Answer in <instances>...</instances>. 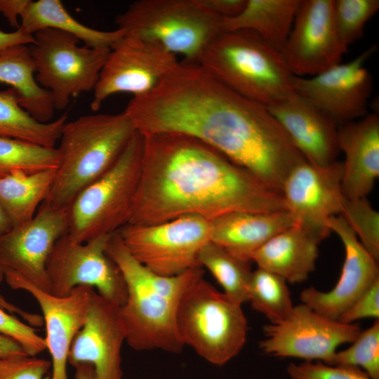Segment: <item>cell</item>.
I'll use <instances>...</instances> for the list:
<instances>
[{"label": "cell", "instance_id": "1", "mask_svg": "<svg viewBox=\"0 0 379 379\" xmlns=\"http://www.w3.org/2000/svg\"><path fill=\"white\" fill-rule=\"evenodd\" d=\"M125 113L142 135L178 133L198 139L281 192L305 159L267 107L232 90L198 63L180 62Z\"/></svg>", "mask_w": 379, "mask_h": 379}, {"label": "cell", "instance_id": "2", "mask_svg": "<svg viewBox=\"0 0 379 379\" xmlns=\"http://www.w3.org/2000/svg\"><path fill=\"white\" fill-rule=\"evenodd\" d=\"M142 137L130 224H156L188 215L212 221L233 212L286 211L281 192L198 139L178 133Z\"/></svg>", "mask_w": 379, "mask_h": 379}, {"label": "cell", "instance_id": "3", "mask_svg": "<svg viewBox=\"0 0 379 379\" xmlns=\"http://www.w3.org/2000/svg\"><path fill=\"white\" fill-rule=\"evenodd\" d=\"M106 252L126 285V299L120 306L126 342L136 350L180 353L184 345L176 325L178 307L187 290L204 276L202 267L175 276L158 274L132 256L118 232L110 236Z\"/></svg>", "mask_w": 379, "mask_h": 379}, {"label": "cell", "instance_id": "4", "mask_svg": "<svg viewBox=\"0 0 379 379\" xmlns=\"http://www.w3.org/2000/svg\"><path fill=\"white\" fill-rule=\"evenodd\" d=\"M136 132L124 112L83 115L62 127L60 164L44 203L66 208L114 165Z\"/></svg>", "mask_w": 379, "mask_h": 379}, {"label": "cell", "instance_id": "5", "mask_svg": "<svg viewBox=\"0 0 379 379\" xmlns=\"http://www.w3.org/2000/svg\"><path fill=\"white\" fill-rule=\"evenodd\" d=\"M197 63L232 90L266 107L294 93V75L281 52L251 31L220 32Z\"/></svg>", "mask_w": 379, "mask_h": 379}, {"label": "cell", "instance_id": "6", "mask_svg": "<svg viewBox=\"0 0 379 379\" xmlns=\"http://www.w3.org/2000/svg\"><path fill=\"white\" fill-rule=\"evenodd\" d=\"M143 137L137 131L114 165L84 189L67 210V234L85 243L128 224L140 180Z\"/></svg>", "mask_w": 379, "mask_h": 379}, {"label": "cell", "instance_id": "7", "mask_svg": "<svg viewBox=\"0 0 379 379\" xmlns=\"http://www.w3.org/2000/svg\"><path fill=\"white\" fill-rule=\"evenodd\" d=\"M242 305L218 291L204 276L182 296L176 325L183 345L208 362L222 366L244 346L248 330Z\"/></svg>", "mask_w": 379, "mask_h": 379}, {"label": "cell", "instance_id": "8", "mask_svg": "<svg viewBox=\"0 0 379 379\" xmlns=\"http://www.w3.org/2000/svg\"><path fill=\"white\" fill-rule=\"evenodd\" d=\"M222 18L201 0H139L115 19L117 28L161 45L171 53L197 63L220 33Z\"/></svg>", "mask_w": 379, "mask_h": 379}, {"label": "cell", "instance_id": "9", "mask_svg": "<svg viewBox=\"0 0 379 379\" xmlns=\"http://www.w3.org/2000/svg\"><path fill=\"white\" fill-rule=\"evenodd\" d=\"M30 48L37 83L48 91L55 109L72 98L93 91L110 49L81 46L75 36L46 29L34 35Z\"/></svg>", "mask_w": 379, "mask_h": 379}, {"label": "cell", "instance_id": "10", "mask_svg": "<svg viewBox=\"0 0 379 379\" xmlns=\"http://www.w3.org/2000/svg\"><path fill=\"white\" fill-rule=\"evenodd\" d=\"M118 233L139 262L158 274L175 276L201 267L198 256L211 241V221L188 215L156 224L128 223Z\"/></svg>", "mask_w": 379, "mask_h": 379}, {"label": "cell", "instance_id": "11", "mask_svg": "<svg viewBox=\"0 0 379 379\" xmlns=\"http://www.w3.org/2000/svg\"><path fill=\"white\" fill-rule=\"evenodd\" d=\"M111 235L100 236L85 243L73 241L67 233L60 237L46 262L48 293L62 297L77 286H87L121 306L127 289L121 270L106 252Z\"/></svg>", "mask_w": 379, "mask_h": 379}, {"label": "cell", "instance_id": "12", "mask_svg": "<svg viewBox=\"0 0 379 379\" xmlns=\"http://www.w3.org/2000/svg\"><path fill=\"white\" fill-rule=\"evenodd\" d=\"M177 56L159 44L124 34L110 49L93 91L91 108L98 111L111 95H145L178 64Z\"/></svg>", "mask_w": 379, "mask_h": 379}, {"label": "cell", "instance_id": "13", "mask_svg": "<svg viewBox=\"0 0 379 379\" xmlns=\"http://www.w3.org/2000/svg\"><path fill=\"white\" fill-rule=\"evenodd\" d=\"M361 331L354 324L331 319L302 303L285 320L263 326L265 338L259 347L265 354L331 365L337 348L353 343Z\"/></svg>", "mask_w": 379, "mask_h": 379}, {"label": "cell", "instance_id": "14", "mask_svg": "<svg viewBox=\"0 0 379 379\" xmlns=\"http://www.w3.org/2000/svg\"><path fill=\"white\" fill-rule=\"evenodd\" d=\"M67 210L42 203L34 218L0 235V270L6 281L22 279L49 291L46 262L67 233Z\"/></svg>", "mask_w": 379, "mask_h": 379}, {"label": "cell", "instance_id": "15", "mask_svg": "<svg viewBox=\"0 0 379 379\" xmlns=\"http://www.w3.org/2000/svg\"><path fill=\"white\" fill-rule=\"evenodd\" d=\"M342 175L341 161L321 166L304 159L288 172L283 182L281 193L286 211L295 224L319 243L331 233L328 220L340 214L345 199Z\"/></svg>", "mask_w": 379, "mask_h": 379}, {"label": "cell", "instance_id": "16", "mask_svg": "<svg viewBox=\"0 0 379 379\" xmlns=\"http://www.w3.org/2000/svg\"><path fill=\"white\" fill-rule=\"evenodd\" d=\"M376 48L372 45L351 61L312 77L293 76L294 93L324 112L338 126L364 117L373 88L365 63Z\"/></svg>", "mask_w": 379, "mask_h": 379}, {"label": "cell", "instance_id": "17", "mask_svg": "<svg viewBox=\"0 0 379 379\" xmlns=\"http://www.w3.org/2000/svg\"><path fill=\"white\" fill-rule=\"evenodd\" d=\"M346 52L335 23L334 0H300L281 51L291 72L317 75L340 63Z\"/></svg>", "mask_w": 379, "mask_h": 379}, {"label": "cell", "instance_id": "18", "mask_svg": "<svg viewBox=\"0 0 379 379\" xmlns=\"http://www.w3.org/2000/svg\"><path fill=\"white\" fill-rule=\"evenodd\" d=\"M326 225L331 232L338 236L345 248L340 278L331 291L324 292L310 286L301 291L300 298L318 314L338 320L379 279L378 262L364 248L340 215L330 218Z\"/></svg>", "mask_w": 379, "mask_h": 379}, {"label": "cell", "instance_id": "19", "mask_svg": "<svg viewBox=\"0 0 379 379\" xmlns=\"http://www.w3.org/2000/svg\"><path fill=\"white\" fill-rule=\"evenodd\" d=\"M126 338L120 306L95 290L86 320L70 346L68 363L91 364L95 379H123L121 348Z\"/></svg>", "mask_w": 379, "mask_h": 379}, {"label": "cell", "instance_id": "20", "mask_svg": "<svg viewBox=\"0 0 379 379\" xmlns=\"http://www.w3.org/2000/svg\"><path fill=\"white\" fill-rule=\"evenodd\" d=\"M6 283L13 289L29 293L39 305L46 327L44 340L51 357V379H68L70 346L86 320L95 289L79 286L67 295L58 297L22 279Z\"/></svg>", "mask_w": 379, "mask_h": 379}, {"label": "cell", "instance_id": "21", "mask_svg": "<svg viewBox=\"0 0 379 379\" xmlns=\"http://www.w3.org/2000/svg\"><path fill=\"white\" fill-rule=\"evenodd\" d=\"M267 108L306 161L321 166L337 161L338 125L324 112L295 93Z\"/></svg>", "mask_w": 379, "mask_h": 379}, {"label": "cell", "instance_id": "22", "mask_svg": "<svg viewBox=\"0 0 379 379\" xmlns=\"http://www.w3.org/2000/svg\"><path fill=\"white\" fill-rule=\"evenodd\" d=\"M345 154L341 187L347 199L366 198L379 177V117L375 113L338 126Z\"/></svg>", "mask_w": 379, "mask_h": 379}, {"label": "cell", "instance_id": "23", "mask_svg": "<svg viewBox=\"0 0 379 379\" xmlns=\"http://www.w3.org/2000/svg\"><path fill=\"white\" fill-rule=\"evenodd\" d=\"M294 224L287 211L230 213L211 221V241L232 255L251 262L259 248Z\"/></svg>", "mask_w": 379, "mask_h": 379}, {"label": "cell", "instance_id": "24", "mask_svg": "<svg viewBox=\"0 0 379 379\" xmlns=\"http://www.w3.org/2000/svg\"><path fill=\"white\" fill-rule=\"evenodd\" d=\"M319 244L294 224L270 239L253 254L251 261L281 276L287 283L303 282L315 270Z\"/></svg>", "mask_w": 379, "mask_h": 379}, {"label": "cell", "instance_id": "25", "mask_svg": "<svg viewBox=\"0 0 379 379\" xmlns=\"http://www.w3.org/2000/svg\"><path fill=\"white\" fill-rule=\"evenodd\" d=\"M20 18V29L27 34L34 35L41 30L53 29L68 33L91 48L111 49L125 34L118 28L102 31L81 23L60 0H28Z\"/></svg>", "mask_w": 379, "mask_h": 379}, {"label": "cell", "instance_id": "26", "mask_svg": "<svg viewBox=\"0 0 379 379\" xmlns=\"http://www.w3.org/2000/svg\"><path fill=\"white\" fill-rule=\"evenodd\" d=\"M300 0H247L237 16L222 19V32L248 30L281 52Z\"/></svg>", "mask_w": 379, "mask_h": 379}, {"label": "cell", "instance_id": "27", "mask_svg": "<svg viewBox=\"0 0 379 379\" xmlns=\"http://www.w3.org/2000/svg\"><path fill=\"white\" fill-rule=\"evenodd\" d=\"M35 64L27 45L11 46L0 53V82L15 89L22 107L37 121H52L55 108L50 93L35 78Z\"/></svg>", "mask_w": 379, "mask_h": 379}, {"label": "cell", "instance_id": "28", "mask_svg": "<svg viewBox=\"0 0 379 379\" xmlns=\"http://www.w3.org/2000/svg\"><path fill=\"white\" fill-rule=\"evenodd\" d=\"M56 170H17L0 178V203L12 227L34 218L48 194Z\"/></svg>", "mask_w": 379, "mask_h": 379}, {"label": "cell", "instance_id": "29", "mask_svg": "<svg viewBox=\"0 0 379 379\" xmlns=\"http://www.w3.org/2000/svg\"><path fill=\"white\" fill-rule=\"evenodd\" d=\"M66 121L67 115L63 114L50 122H40L22 107L15 89L0 91V137L53 148Z\"/></svg>", "mask_w": 379, "mask_h": 379}, {"label": "cell", "instance_id": "30", "mask_svg": "<svg viewBox=\"0 0 379 379\" xmlns=\"http://www.w3.org/2000/svg\"><path fill=\"white\" fill-rule=\"evenodd\" d=\"M198 262L215 277L225 294L241 305L248 302L251 262L232 255L211 241L199 252Z\"/></svg>", "mask_w": 379, "mask_h": 379}, {"label": "cell", "instance_id": "31", "mask_svg": "<svg viewBox=\"0 0 379 379\" xmlns=\"http://www.w3.org/2000/svg\"><path fill=\"white\" fill-rule=\"evenodd\" d=\"M248 302L253 309L265 315L270 324L285 320L294 307L287 281L281 276L258 267L251 276Z\"/></svg>", "mask_w": 379, "mask_h": 379}, {"label": "cell", "instance_id": "32", "mask_svg": "<svg viewBox=\"0 0 379 379\" xmlns=\"http://www.w3.org/2000/svg\"><path fill=\"white\" fill-rule=\"evenodd\" d=\"M60 161L56 147L0 137V178L17 170L33 172L58 168Z\"/></svg>", "mask_w": 379, "mask_h": 379}, {"label": "cell", "instance_id": "33", "mask_svg": "<svg viewBox=\"0 0 379 379\" xmlns=\"http://www.w3.org/2000/svg\"><path fill=\"white\" fill-rule=\"evenodd\" d=\"M340 215L355 233L364 248L378 262V211L373 208L366 198L345 197Z\"/></svg>", "mask_w": 379, "mask_h": 379}, {"label": "cell", "instance_id": "34", "mask_svg": "<svg viewBox=\"0 0 379 379\" xmlns=\"http://www.w3.org/2000/svg\"><path fill=\"white\" fill-rule=\"evenodd\" d=\"M378 10V0H334L335 23L346 51L363 36L365 25Z\"/></svg>", "mask_w": 379, "mask_h": 379}, {"label": "cell", "instance_id": "35", "mask_svg": "<svg viewBox=\"0 0 379 379\" xmlns=\"http://www.w3.org/2000/svg\"><path fill=\"white\" fill-rule=\"evenodd\" d=\"M352 345L336 352L331 365L361 368L372 379H379V321L361 331Z\"/></svg>", "mask_w": 379, "mask_h": 379}, {"label": "cell", "instance_id": "36", "mask_svg": "<svg viewBox=\"0 0 379 379\" xmlns=\"http://www.w3.org/2000/svg\"><path fill=\"white\" fill-rule=\"evenodd\" d=\"M286 371L290 379H372L359 368L333 366L321 361L291 363Z\"/></svg>", "mask_w": 379, "mask_h": 379}, {"label": "cell", "instance_id": "37", "mask_svg": "<svg viewBox=\"0 0 379 379\" xmlns=\"http://www.w3.org/2000/svg\"><path fill=\"white\" fill-rule=\"evenodd\" d=\"M0 334L19 343L29 356H36L46 349L44 338L28 324L19 320L0 307Z\"/></svg>", "mask_w": 379, "mask_h": 379}, {"label": "cell", "instance_id": "38", "mask_svg": "<svg viewBox=\"0 0 379 379\" xmlns=\"http://www.w3.org/2000/svg\"><path fill=\"white\" fill-rule=\"evenodd\" d=\"M51 361L36 356L20 355L0 359V379H44Z\"/></svg>", "mask_w": 379, "mask_h": 379}, {"label": "cell", "instance_id": "39", "mask_svg": "<svg viewBox=\"0 0 379 379\" xmlns=\"http://www.w3.org/2000/svg\"><path fill=\"white\" fill-rule=\"evenodd\" d=\"M370 317L379 318V279L344 312L338 321L353 324L357 320Z\"/></svg>", "mask_w": 379, "mask_h": 379}, {"label": "cell", "instance_id": "40", "mask_svg": "<svg viewBox=\"0 0 379 379\" xmlns=\"http://www.w3.org/2000/svg\"><path fill=\"white\" fill-rule=\"evenodd\" d=\"M210 11L222 19L237 16L246 6L247 0H201Z\"/></svg>", "mask_w": 379, "mask_h": 379}, {"label": "cell", "instance_id": "41", "mask_svg": "<svg viewBox=\"0 0 379 379\" xmlns=\"http://www.w3.org/2000/svg\"><path fill=\"white\" fill-rule=\"evenodd\" d=\"M28 0H0V14L16 29L20 28V18Z\"/></svg>", "mask_w": 379, "mask_h": 379}, {"label": "cell", "instance_id": "42", "mask_svg": "<svg viewBox=\"0 0 379 379\" xmlns=\"http://www.w3.org/2000/svg\"><path fill=\"white\" fill-rule=\"evenodd\" d=\"M33 42L34 36L20 28L10 32L0 29V53L11 46L32 44Z\"/></svg>", "mask_w": 379, "mask_h": 379}, {"label": "cell", "instance_id": "43", "mask_svg": "<svg viewBox=\"0 0 379 379\" xmlns=\"http://www.w3.org/2000/svg\"><path fill=\"white\" fill-rule=\"evenodd\" d=\"M4 279L2 272L0 270V284ZM0 307L9 312L11 314H19L28 324L32 326H41L44 324L42 316L25 311L20 307L10 303L1 295H0Z\"/></svg>", "mask_w": 379, "mask_h": 379}, {"label": "cell", "instance_id": "44", "mask_svg": "<svg viewBox=\"0 0 379 379\" xmlns=\"http://www.w3.org/2000/svg\"><path fill=\"white\" fill-rule=\"evenodd\" d=\"M28 355L22 346L12 338L0 334V359Z\"/></svg>", "mask_w": 379, "mask_h": 379}, {"label": "cell", "instance_id": "45", "mask_svg": "<svg viewBox=\"0 0 379 379\" xmlns=\"http://www.w3.org/2000/svg\"><path fill=\"white\" fill-rule=\"evenodd\" d=\"M75 368L74 379H95L94 368L90 364L81 363Z\"/></svg>", "mask_w": 379, "mask_h": 379}, {"label": "cell", "instance_id": "46", "mask_svg": "<svg viewBox=\"0 0 379 379\" xmlns=\"http://www.w3.org/2000/svg\"><path fill=\"white\" fill-rule=\"evenodd\" d=\"M12 228L10 220L0 203V235Z\"/></svg>", "mask_w": 379, "mask_h": 379}]
</instances>
